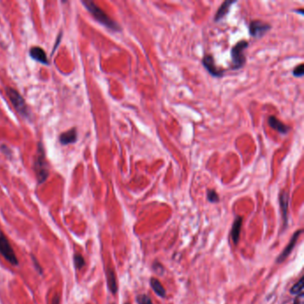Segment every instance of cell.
I'll return each mask as SVG.
<instances>
[{
  "instance_id": "1",
  "label": "cell",
  "mask_w": 304,
  "mask_h": 304,
  "mask_svg": "<svg viewBox=\"0 0 304 304\" xmlns=\"http://www.w3.org/2000/svg\"><path fill=\"white\" fill-rule=\"evenodd\" d=\"M81 2H82L83 5H85L86 8L92 15V16L99 23L104 25L107 29L113 30V31H120L121 30L120 25L113 20L112 18H110L109 16L106 15L105 12L100 8L99 6L95 5L93 1H91V0H83Z\"/></svg>"
},
{
  "instance_id": "2",
  "label": "cell",
  "mask_w": 304,
  "mask_h": 304,
  "mask_svg": "<svg viewBox=\"0 0 304 304\" xmlns=\"http://www.w3.org/2000/svg\"><path fill=\"white\" fill-rule=\"evenodd\" d=\"M34 171L39 184L44 183L49 175V166L46 159L45 151L41 143L38 145L37 155L34 162Z\"/></svg>"
},
{
  "instance_id": "3",
  "label": "cell",
  "mask_w": 304,
  "mask_h": 304,
  "mask_svg": "<svg viewBox=\"0 0 304 304\" xmlns=\"http://www.w3.org/2000/svg\"><path fill=\"white\" fill-rule=\"evenodd\" d=\"M249 47V42L246 40H240L232 47L231 55V70H239L244 67L246 63V57L244 55V50Z\"/></svg>"
},
{
  "instance_id": "4",
  "label": "cell",
  "mask_w": 304,
  "mask_h": 304,
  "mask_svg": "<svg viewBox=\"0 0 304 304\" xmlns=\"http://www.w3.org/2000/svg\"><path fill=\"white\" fill-rule=\"evenodd\" d=\"M5 92L16 112L24 118H30V111L28 108V105L26 104L23 97L18 93V91L10 87H6Z\"/></svg>"
},
{
  "instance_id": "5",
  "label": "cell",
  "mask_w": 304,
  "mask_h": 304,
  "mask_svg": "<svg viewBox=\"0 0 304 304\" xmlns=\"http://www.w3.org/2000/svg\"><path fill=\"white\" fill-rule=\"evenodd\" d=\"M0 255H2L9 263L14 266L18 265L19 263L18 259L15 255V251L1 230H0Z\"/></svg>"
},
{
  "instance_id": "6",
  "label": "cell",
  "mask_w": 304,
  "mask_h": 304,
  "mask_svg": "<svg viewBox=\"0 0 304 304\" xmlns=\"http://www.w3.org/2000/svg\"><path fill=\"white\" fill-rule=\"evenodd\" d=\"M271 29V25L262 21H252L249 25V33L255 39H260Z\"/></svg>"
},
{
  "instance_id": "7",
  "label": "cell",
  "mask_w": 304,
  "mask_h": 304,
  "mask_svg": "<svg viewBox=\"0 0 304 304\" xmlns=\"http://www.w3.org/2000/svg\"><path fill=\"white\" fill-rule=\"evenodd\" d=\"M202 64L204 65L205 69L208 70L210 74L213 76L215 78H222L224 76L225 70L220 69L216 65L213 55H205L203 57Z\"/></svg>"
},
{
  "instance_id": "8",
  "label": "cell",
  "mask_w": 304,
  "mask_h": 304,
  "mask_svg": "<svg viewBox=\"0 0 304 304\" xmlns=\"http://www.w3.org/2000/svg\"><path fill=\"white\" fill-rule=\"evenodd\" d=\"M302 232H303V230H298V231H296V232L294 233L293 237L290 240L289 244L286 245V247L284 248V251H283V252L280 254V256L278 257V259H277V262H278V263L283 262V261H284V259H286V258L291 255V253H292V251L294 250L295 244H296L297 240L299 238L300 234H302Z\"/></svg>"
},
{
  "instance_id": "9",
  "label": "cell",
  "mask_w": 304,
  "mask_h": 304,
  "mask_svg": "<svg viewBox=\"0 0 304 304\" xmlns=\"http://www.w3.org/2000/svg\"><path fill=\"white\" fill-rule=\"evenodd\" d=\"M30 55L32 59L38 61L42 65H47L49 64V61L47 59V56L43 48L40 47H33L30 50Z\"/></svg>"
},
{
  "instance_id": "10",
  "label": "cell",
  "mask_w": 304,
  "mask_h": 304,
  "mask_svg": "<svg viewBox=\"0 0 304 304\" xmlns=\"http://www.w3.org/2000/svg\"><path fill=\"white\" fill-rule=\"evenodd\" d=\"M280 204L282 217L284 219V225L287 224V212H288V205H289V194L286 191H282L280 195Z\"/></svg>"
},
{
  "instance_id": "11",
  "label": "cell",
  "mask_w": 304,
  "mask_h": 304,
  "mask_svg": "<svg viewBox=\"0 0 304 304\" xmlns=\"http://www.w3.org/2000/svg\"><path fill=\"white\" fill-rule=\"evenodd\" d=\"M268 123L273 130H277L278 132H280V134H288V132L290 131L289 126L284 124L275 116H269V119H268Z\"/></svg>"
},
{
  "instance_id": "12",
  "label": "cell",
  "mask_w": 304,
  "mask_h": 304,
  "mask_svg": "<svg viewBox=\"0 0 304 304\" xmlns=\"http://www.w3.org/2000/svg\"><path fill=\"white\" fill-rule=\"evenodd\" d=\"M243 224V218L242 217H236L232 225V229H231V237L232 241L234 244H237L239 242L240 233H241V228Z\"/></svg>"
},
{
  "instance_id": "13",
  "label": "cell",
  "mask_w": 304,
  "mask_h": 304,
  "mask_svg": "<svg viewBox=\"0 0 304 304\" xmlns=\"http://www.w3.org/2000/svg\"><path fill=\"white\" fill-rule=\"evenodd\" d=\"M77 139H78L77 130L75 129H71L66 132L62 133L59 138V141L62 145H70V144L75 143L77 141Z\"/></svg>"
},
{
  "instance_id": "14",
  "label": "cell",
  "mask_w": 304,
  "mask_h": 304,
  "mask_svg": "<svg viewBox=\"0 0 304 304\" xmlns=\"http://www.w3.org/2000/svg\"><path fill=\"white\" fill-rule=\"evenodd\" d=\"M234 3H236V1L228 0V1H225V2H223V4L220 5V7H219V9H218L217 13H216V15H215V22H216V23H218L219 21L222 20V19L224 18L225 16L229 14L231 5L234 4Z\"/></svg>"
},
{
  "instance_id": "15",
  "label": "cell",
  "mask_w": 304,
  "mask_h": 304,
  "mask_svg": "<svg viewBox=\"0 0 304 304\" xmlns=\"http://www.w3.org/2000/svg\"><path fill=\"white\" fill-rule=\"evenodd\" d=\"M106 280H107V284H108L110 291L114 294H116L118 291V284L116 282V277H115L114 269L111 268L106 269Z\"/></svg>"
},
{
  "instance_id": "16",
  "label": "cell",
  "mask_w": 304,
  "mask_h": 304,
  "mask_svg": "<svg viewBox=\"0 0 304 304\" xmlns=\"http://www.w3.org/2000/svg\"><path fill=\"white\" fill-rule=\"evenodd\" d=\"M150 285H151L153 291L159 297L164 298L165 296H166V291H165L164 287L163 286V284L160 283L159 280H157V279H155V278H152L150 280Z\"/></svg>"
},
{
  "instance_id": "17",
  "label": "cell",
  "mask_w": 304,
  "mask_h": 304,
  "mask_svg": "<svg viewBox=\"0 0 304 304\" xmlns=\"http://www.w3.org/2000/svg\"><path fill=\"white\" fill-rule=\"evenodd\" d=\"M304 278H302L301 280L293 285V287L290 289V293L294 295H298L300 294H303V290H304Z\"/></svg>"
},
{
  "instance_id": "18",
  "label": "cell",
  "mask_w": 304,
  "mask_h": 304,
  "mask_svg": "<svg viewBox=\"0 0 304 304\" xmlns=\"http://www.w3.org/2000/svg\"><path fill=\"white\" fill-rule=\"evenodd\" d=\"M74 264L78 269H81L85 266V259L82 257V255L80 254L74 255Z\"/></svg>"
},
{
  "instance_id": "19",
  "label": "cell",
  "mask_w": 304,
  "mask_h": 304,
  "mask_svg": "<svg viewBox=\"0 0 304 304\" xmlns=\"http://www.w3.org/2000/svg\"><path fill=\"white\" fill-rule=\"evenodd\" d=\"M207 198L210 203H212V204L218 203L219 201V195L213 189H209L207 191Z\"/></svg>"
},
{
  "instance_id": "20",
  "label": "cell",
  "mask_w": 304,
  "mask_h": 304,
  "mask_svg": "<svg viewBox=\"0 0 304 304\" xmlns=\"http://www.w3.org/2000/svg\"><path fill=\"white\" fill-rule=\"evenodd\" d=\"M136 301H137L138 304H153L152 300L146 294H140V295H138L137 298H136Z\"/></svg>"
},
{
  "instance_id": "21",
  "label": "cell",
  "mask_w": 304,
  "mask_h": 304,
  "mask_svg": "<svg viewBox=\"0 0 304 304\" xmlns=\"http://www.w3.org/2000/svg\"><path fill=\"white\" fill-rule=\"evenodd\" d=\"M293 74H294V77H297V78L303 77L304 74V64H301V65H298L297 67H295L294 71H293Z\"/></svg>"
},
{
  "instance_id": "22",
  "label": "cell",
  "mask_w": 304,
  "mask_h": 304,
  "mask_svg": "<svg viewBox=\"0 0 304 304\" xmlns=\"http://www.w3.org/2000/svg\"><path fill=\"white\" fill-rule=\"evenodd\" d=\"M153 268H154V271L157 274L163 275L164 272V267L162 266V264H160L159 262H155L153 265Z\"/></svg>"
},
{
  "instance_id": "23",
  "label": "cell",
  "mask_w": 304,
  "mask_h": 304,
  "mask_svg": "<svg viewBox=\"0 0 304 304\" xmlns=\"http://www.w3.org/2000/svg\"><path fill=\"white\" fill-rule=\"evenodd\" d=\"M32 259H33V262H34V265H35L36 269L39 271L40 274H42V273H43V269H41V267H40V264H39L38 260L34 258V256H32Z\"/></svg>"
},
{
  "instance_id": "24",
  "label": "cell",
  "mask_w": 304,
  "mask_h": 304,
  "mask_svg": "<svg viewBox=\"0 0 304 304\" xmlns=\"http://www.w3.org/2000/svg\"><path fill=\"white\" fill-rule=\"evenodd\" d=\"M52 304H60V297L59 296H55L53 299H52Z\"/></svg>"
},
{
  "instance_id": "25",
  "label": "cell",
  "mask_w": 304,
  "mask_h": 304,
  "mask_svg": "<svg viewBox=\"0 0 304 304\" xmlns=\"http://www.w3.org/2000/svg\"><path fill=\"white\" fill-rule=\"evenodd\" d=\"M294 12H297V13H298V12H299V13H301V15H304V9H303V8H302V9H301V10H294Z\"/></svg>"
},
{
  "instance_id": "26",
  "label": "cell",
  "mask_w": 304,
  "mask_h": 304,
  "mask_svg": "<svg viewBox=\"0 0 304 304\" xmlns=\"http://www.w3.org/2000/svg\"><path fill=\"white\" fill-rule=\"evenodd\" d=\"M294 304H300L299 300H298V298L294 301Z\"/></svg>"
},
{
  "instance_id": "27",
  "label": "cell",
  "mask_w": 304,
  "mask_h": 304,
  "mask_svg": "<svg viewBox=\"0 0 304 304\" xmlns=\"http://www.w3.org/2000/svg\"></svg>"
}]
</instances>
